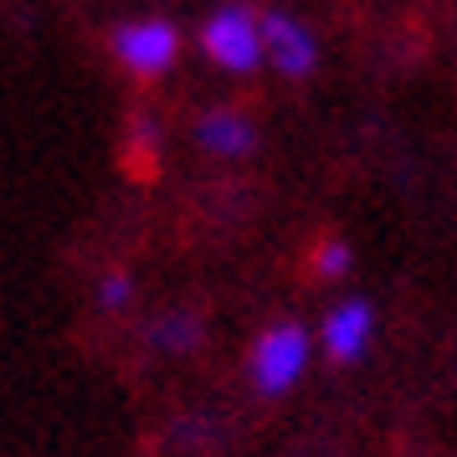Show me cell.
Segmentation results:
<instances>
[{"label": "cell", "mask_w": 457, "mask_h": 457, "mask_svg": "<svg viewBox=\"0 0 457 457\" xmlns=\"http://www.w3.org/2000/svg\"><path fill=\"white\" fill-rule=\"evenodd\" d=\"M262 42H268V67L278 78L303 83L313 67H319V42H313V31L298 21V16H288V11H262Z\"/></svg>", "instance_id": "4"}, {"label": "cell", "mask_w": 457, "mask_h": 457, "mask_svg": "<svg viewBox=\"0 0 457 457\" xmlns=\"http://www.w3.org/2000/svg\"><path fill=\"white\" fill-rule=\"evenodd\" d=\"M195 145L211 160H247L252 149H257V124L242 108H206L195 119Z\"/></svg>", "instance_id": "6"}, {"label": "cell", "mask_w": 457, "mask_h": 457, "mask_svg": "<svg viewBox=\"0 0 457 457\" xmlns=\"http://www.w3.org/2000/svg\"><path fill=\"white\" fill-rule=\"evenodd\" d=\"M93 298H98V309H108V313L129 309V303H134V278H129V272H104L98 288H93Z\"/></svg>", "instance_id": "9"}, {"label": "cell", "mask_w": 457, "mask_h": 457, "mask_svg": "<svg viewBox=\"0 0 457 457\" xmlns=\"http://www.w3.org/2000/svg\"><path fill=\"white\" fill-rule=\"evenodd\" d=\"M350 268H354V252H350V242H345V237H324V242L313 247V278L339 283Z\"/></svg>", "instance_id": "8"}, {"label": "cell", "mask_w": 457, "mask_h": 457, "mask_svg": "<svg viewBox=\"0 0 457 457\" xmlns=\"http://www.w3.org/2000/svg\"><path fill=\"white\" fill-rule=\"evenodd\" d=\"M309 360H313V334L303 324H293V319H278V324H268L252 339L247 375L262 395H288L303 380Z\"/></svg>", "instance_id": "1"}, {"label": "cell", "mask_w": 457, "mask_h": 457, "mask_svg": "<svg viewBox=\"0 0 457 457\" xmlns=\"http://www.w3.org/2000/svg\"><path fill=\"white\" fill-rule=\"evenodd\" d=\"M113 57L129 78H165L180 57V26L165 16H139L113 31Z\"/></svg>", "instance_id": "3"}, {"label": "cell", "mask_w": 457, "mask_h": 457, "mask_svg": "<svg viewBox=\"0 0 457 457\" xmlns=\"http://www.w3.org/2000/svg\"><path fill=\"white\" fill-rule=\"evenodd\" d=\"M201 52H206L211 62L221 67V72H257V67L268 62V42H262V11H252V5H216L201 26Z\"/></svg>", "instance_id": "2"}, {"label": "cell", "mask_w": 457, "mask_h": 457, "mask_svg": "<svg viewBox=\"0 0 457 457\" xmlns=\"http://www.w3.org/2000/svg\"><path fill=\"white\" fill-rule=\"evenodd\" d=\"M370 339H375V309L365 298H339V303L324 313V324H319V350L329 354L334 365L365 360Z\"/></svg>", "instance_id": "5"}, {"label": "cell", "mask_w": 457, "mask_h": 457, "mask_svg": "<svg viewBox=\"0 0 457 457\" xmlns=\"http://www.w3.org/2000/svg\"><path fill=\"white\" fill-rule=\"evenodd\" d=\"M201 334H206L201 313L170 309V313H160V319L149 324V345H154V350H165V354H186V350H195V345H201Z\"/></svg>", "instance_id": "7"}]
</instances>
